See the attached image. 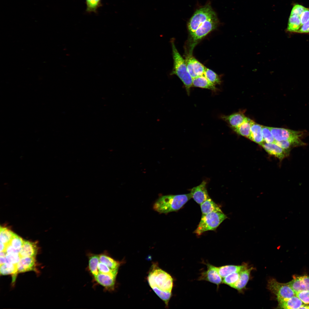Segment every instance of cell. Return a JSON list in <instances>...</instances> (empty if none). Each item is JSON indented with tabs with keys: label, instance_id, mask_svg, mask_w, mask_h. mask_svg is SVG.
Masks as SVG:
<instances>
[{
	"label": "cell",
	"instance_id": "cell-1",
	"mask_svg": "<svg viewBox=\"0 0 309 309\" xmlns=\"http://www.w3.org/2000/svg\"><path fill=\"white\" fill-rule=\"evenodd\" d=\"M149 284L168 307L172 296L173 280L168 273L156 264L152 265L147 277Z\"/></svg>",
	"mask_w": 309,
	"mask_h": 309
},
{
	"label": "cell",
	"instance_id": "cell-2",
	"mask_svg": "<svg viewBox=\"0 0 309 309\" xmlns=\"http://www.w3.org/2000/svg\"><path fill=\"white\" fill-rule=\"evenodd\" d=\"M192 198L191 193L160 197L154 203L153 209L160 213H167L181 209Z\"/></svg>",
	"mask_w": 309,
	"mask_h": 309
},
{
	"label": "cell",
	"instance_id": "cell-3",
	"mask_svg": "<svg viewBox=\"0 0 309 309\" xmlns=\"http://www.w3.org/2000/svg\"><path fill=\"white\" fill-rule=\"evenodd\" d=\"M171 42L173 60V67L171 74L178 76L183 83L187 94L189 95L190 88L193 86V78L188 72L185 60L175 47L174 39H172Z\"/></svg>",
	"mask_w": 309,
	"mask_h": 309
},
{
	"label": "cell",
	"instance_id": "cell-4",
	"mask_svg": "<svg viewBox=\"0 0 309 309\" xmlns=\"http://www.w3.org/2000/svg\"><path fill=\"white\" fill-rule=\"evenodd\" d=\"M227 218L222 212H214L202 215L200 221L193 233L200 235L208 231H215Z\"/></svg>",
	"mask_w": 309,
	"mask_h": 309
},
{
	"label": "cell",
	"instance_id": "cell-5",
	"mask_svg": "<svg viewBox=\"0 0 309 309\" xmlns=\"http://www.w3.org/2000/svg\"><path fill=\"white\" fill-rule=\"evenodd\" d=\"M218 24V20L215 15L207 20L190 35L188 41L189 49L188 53L192 54L193 49L199 41L215 29Z\"/></svg>",
	"mask_w": 309,
	"mask_h": 309
},
{
	"label": "cell",
	"instance_id": "cell-6",
	"mask_svg": "<svg viewBox=\"0 0 309 309\" xmlns=\"http://www.w3.org/2000/svg\"><path fill=\"white\" fill-rule=\"evenodd\" d=\"M215 15V12L209 4L197 10L188 23V28L190 35L207 20Z\"/></svg>",
	"mask_w": 309,
	"mask_h": 309
},
{
	"label": "cell",
	"instance_id": "cell-7",
	"mask_svg": "<svg viewBox=\"0 0 309 309\" xmlns=\"http://www.w3.org/2000/svg\"><path fill=\"white\" fill-rule=\"evenodd\" d=\"M267 286L268 289L276 296L278 301L296 295L294 292L287 283H280L275 279H270Z\"/></svg>",
	"mask_w": 309,
	"mask_h": 309
},
{
	"label": "cell",
	"instance_id": "cell-8",
	"mask_svg": "<svg viewBox=\"0 0 309 309\" xmlns=\"http://www.w3.org/2000/svg\"><path fill=\"white\" fill-rule=\"evenodd\" d=\"M276 141L293 140L301 139L304 135L302 131H297L284 128L269 127Z\"/></svg>",
	"mask_w": 309,
	"mask_h": 309
},
{
	"label": "cell",
	"instance_id": "cell-9",
	"mask_svg": "<svg viewBox=\"0 0 309 309\" xmlns=\"http://www.w3.org/2000/svg\"><path fill=\"white\" fill-rule=\"evenodd\" d=\"M292 279L287 284L295 293L309 291V275H294Z\"/></svg>",
	"mask_w": 309,
	"mask_h": 309
},
{
	"label": "cell",
	"instance_id": "cell-10",
	"mask_svg": "<svg viewBox=\"0 0 309 309\" xmlns=\"http://www.w3.org/2000/svg\"><path fill=\"white\" fill-rule=\"evenodd\" d=\"M207 270L202 272L198 280H206L216 284L218 287L223 283L222 277L219 274L217 267L209 263L206 264Z\"/></svg>",
	"mask_w": 309,
	"mask_h": 309
},
{
	"label": "cell",
	"instance_id": "cell-11",
	"mask_svg": "<svg viewBox=\"0 0 309 309\" xmlns=\"http://www.w3.org/2000/svg\"><path fill=\"white\" fill-rule=\"evenodd\" d=\"M261 145L268 154L277 157L280 161L288 156L290 152L275 143H267L264 141Z\"/></svg>",
	"mask_w": 309,
	"mask_h": 309
},
{
	"label": "cell",
	"instance_id": "cell-12",
	"mask_svg": "<svg viewBox=\"0 0 309 309\" xmlns=\"http://www.w3.org/2000/svg\"><path fill=\"white\" fill-rule=\"evenodd\" d=\"M206 182L203 181L198 186L193 187L191 190L192 198L198 204L201 203L209 198L206 188Z\"/></svg>",
	"mask_w": 309,
	"mask_h": 309
},
{
	"label": "cell",
	"instance_id": "cell-13",
	"mask_svg": "<svg viewBox=\"0 0 309 309\" xmlns=\"http://www.w3.org/2000/svg\"><path fill=\"white\" fill-rule=\"evenodd\" d=\"M116 278L99 272L94 279L98 284L103 286L105 290L110 291L114 289Z\"/></svg>",
	"mask_w": 309,
	"mask_h": 309
},
{
	"label": "cell",
	"instance_id": "cell-14",
	"mask_svg": "<svg viewBox=\"0 0 309 309\" xmlns=\"http://www.w3.org/2000/svg\"><path fill=\"white\" fill-rule=\"evenodd\" d=\"M278 302L277 308L280 309H300L304 304L303 302L296 295L279 300Z\"/></svg>",
	"mask_w": 309,
	"mask_h": 309
},
{
	"label": "cell",
	"instance_id": "cell-15",
	"mask_svg": "<svg viewBox=\"0 0 309 309\" xmlns=\"http://www.w3.org/2000/svg\"><path fill=\"white\" fill-rule=\"evenodd\" d=\"M35 258L27 257L20 258L17 264V273L34 270L36 266Z\"/></svg>",
	"mask_w": 309,
	"mask_h": 309
},
{
	"label": "cell",
	"instance_id": "cell-16",
	"mask_svg": "<svg viewBox=\"0 0 309 309\" xmlns=\"http://www.w3.org/2000/svg\"><path fill=\"white\" fill-rule=\"evenodd\" d=\"M37 250L38 248L36 243L24 240L23 245L19 254L20 258L27 257H35Z\"/></svg>",
	"mask_w": 309,
	"mask_h": 309
},
{
	"label": "cell",
	"instance_id": "cell-17",
	"mask_svg": "<svg viewBox=\"0 0 309 309\" xmlns=\"http://www.w3.org/2000/svg\"><path fill=\"white\" fill-rule=\"evenodd\" d=\"M222 118L229 124L233 129L244 122L248 118L246 117L243 113L239 112L228 116H224Z\"/></svg>",
	"mask_w": 309,
	"mask_h": 309
},
{
	"label": "cell",
	"instance_id": "cell-18",
	"mask_svg": "<svg viewBox=\"0 0 309 309\" xmlns=\"http://www.w3.org/2000/svg\"><path fill=\"white\" fill-rule=\"evenodd\" d=\"M253 269V267H247L241 271L239 278L233 288L238 291H241L245 287L249 279L250 274Z\"/></svg>",
	"mask_w": 309,
	"mask_h": 309
},
{
	"label": "cell",
	"instance_id": "cell-19",
	"mask_svg": "<svg viewBox=\"0 0 309 309\" xmlns=\"http://www.w3.org/2000/svg\"><path fill=\"white\" fill-rule=\"evenodd\" d=\"M262 128V126L254 122L251 126L250 135L249 138L260 145L264 142Z\"/></svg>",
	"mask_w": 309,
	"mask_h": 309
},
{
	"label": "cell",
	"instance_id": "cell-20",
	"mask_svg": "<svg viewBox=\"0 0 309 309\" xmlns=\"http://www.w3.org/2000/svg\"><path fill=\"white\" fill-rule=\"evenodd\" d=\"M193 85L194 87L206 88L215 91L217 90L215 85L209 81L204 75L193 78Z\"/></svg>",
	"mask_w": 309,
	"mask_h": 309
},
{
	"label": "cell",
	"instance_id": "cell-21",
	"mask_svg": "<svg viewBox=\"0 0 309 309\" xmlns=\"http://www.w3.org/2000/svg\"><path fill=\"white\" fill-rule=\"evenodd\" d=\"M246 265L241 266L228 265L217 267V271L222 278L234 272L240 271L247 267Z\"/></svg>",
	"mask_w": 309,
	"mask_h": 309
},
{
	"label": "cell",
	"instance_id": "cell-22",
	"mask_svg": "<svg viewBox=\"0 0 309 309\" xmlns=\"http://www.w3.org/2000/svg\"><path fill=\"white\" fill-rule=\"evenodd\" d=\"M200 205L202 215L214 212H222L219 206L210 197L201 203Z\"/></svg>",
	"mask_w": 309,
	"mask_h": 309
},
{
	"label": "cell",
	"instance_id": "cell-23",
	"mask_svg": "<svg viewBox=\"0 0 309 309\" xmlns=\"http://www.w3.org/2000/svg\"><path fill=\"white\" fill-rule=\"evenodd\" d=\"M99 256L100 262L104 264L112 270H118L120 263L109 256L107 251H105Z\"/></svg>",
	"mask_w": 309,
	"mask_h": 309
},
{
	"label": "cell",
	"instance_id": "cell-24",
	"mask_svg": "<svg viewBox=\"0 0 309 309\" xmlns=\"http://www.w3.org/2000/svg\"><path fill=\"white\" fill-rule=\"evenodd\" d=\"M88 255V270L94 278L99 273L98 268L99 262V255L89 253Z\"/></svg>",
	"mask_w": 309,
	"mask_h": 309
},
{
	"label": "cell",
	"instance_id": "cell-25",
	"mask_svg": "<svg viewBox=\"0 0 309 309\" xmlns=\"http://www.w3.org/2000/svg\"><path fill=\"white\" fill-rule=\"evenodd\" d=\"M254 122L252 120L247 118L244 122L233 130L238 134L249 139L250 135L251 126Z\"/></svg>",
	"mask_w": 309,
	"mask_h": 309
},
{
	"label": "cell",
	"instance_id": "cell-26",
	"mask_svg": "<svg viewBox=\"0 0 309 309\" xmlns=\"http://www.w3.org/2000/svg\"><path fill=\"white\" fill-rule=\"evenodd\" d=\"M274 143L283 149L290 152L293 148L306 145V144L302 141L301 139L293 140H275Z\"/></svg>",
	"mask_w": 309,
	"mask_h": 309
},
{
	"label": "cell",
	"instance_id": "cell-27",
	"mask_svg": "<svg viewBox=\"0 0 309 309\" xmlns=\"http://www.w3.org/2000/svg\"><path fill=\"white\" fill-rule=\"evenodd\" d=\"M301 26L300 16L290 15L287 30L289 32H297Z\"/></svg>",
	"mask_w": 309,
	"mask_h": 309
},
{
	"label": "cell",
	"instance_id": "cell-28",
	"mask_svg": "<svg viewBox=\"0 0 309 309\" xmlns=\"http://www.w3.org/2000/svg\"><path fill=\"white\" fill-rule=\"evenodd\" d=\"M0 274L2 275L13 274L16 275L17 273V264L9 262L0 265Z\"/></svg>",
	"mask_w": 309,
	"mask_h": 309
},
{
	"label": "cell",
	"instance_id": "cell-29",
	"mask_svg": "<svg viewBox=\"0 0 309 309\" xmlns=\"http://www.w3.org/2000/svg\"><path fill=\"white\" fill-rule=\"evenodd\" d=\"M14 233L6 227H0V239L1 242L7 245L9 243Z\"/></svg>",
	"mask_w": 309,
	"mask_h": 309
},
{
	"label": "cell",
	"instance_id": "cell-30",
	"mask_svg": "<svg viewBox=\"0 0 309 309\" xmlns=\"http://www.w3.org/2000/svg\"><path fill=\"white\" fill-rule=\"evenodd\" d=\"M241 271L232 273L224 278L223 283L233 288L239 278Z\"/></svg>",
	"mask_w": 309,
	"mask_h": 309
},
{
	"label": "cell",
	"instance_id": "cell-31",
	"mask_svg": "<svg viewBox=\"0 0 309 309\" xmlns=\"http://www.w3.org/2000/svg\"><path fill=\"white\" fill-rule=\"evenodd\" d=\"M206 78L214 85L219 84L221 82L220 77L211 70L206 68L204 74Z\"/></svg>",
	"mask_w": 309,
	"mask_h": 309
},
{
	"label": "cell",
	"instance_id": "cell-32",
	"mask_svg": "<svg viewBox=\"0 0 309 309\" xmlns=\"http://www.w3.org/2000/svg\"><path fill=\"white\" fill-rule=\"evenodd\" d=\"M86 11L89 13H96L98 8L102 5L101 0H85Z\"/></svg>",
	"mask_w": 309,
	"mask_h": 309
},
{
	"label": "cell",
	"instance_id": "cell-33",
	"mask_svg": "<svg viewBox=\"0 0 309 309\" xmlns=\"http://www.w3.org/2000/svg\"><path fill=\"white\" fill-rule=\"evenodd\" d=\"M98 268L99 273L108 274L116 278L118 270H112L106 265L100 261L98 265Z\"/></svg>",
	"mask_w": 309,
	"mask_h": 309
},
{
	"label": "cell",
	"instance_id": "cell-34",
	"mask_svg": "<svg viewBox=\"0 0 309 309\" xmlns=\"http://www.w3.org/2000/svg\"><path fill=\"white\" fill-rule=\"evenodd\" d=\"M192 62L194 72L197 76L203 75L207 68L193 56Z\"/></svg>",
	"mask_w": 309,
	"mask_h": 309
},
{
	"label": "cell",
	"instance_id": "cell-35",
	"mask_svg": "<svg viewBox=\"0 0 309 309\" xmlns=\"http://www.w3.org/2000/svg\"><path fill=\"white\" fill-rule=\"evenodd\" d=\"M262 130L264 141L267 143H274L275 140L269 127L262 126Z\"/></svg>",
	"mask_w": 309,
	"mask_h": 309
},
{
	"label": "cell",
	"instance_id": "cell-36",
	"mask_svg": "<svg viewBox=\"0 0 309 309\" xmlns=\"http://www.w3.org/2000/svg\"><path fill=\"white\" fill-rule=\"evenodd\" d=\"M193 56L192 54H187L185 60L188 72L193 79L197 77L194 70L192 62Z\"/></svg>",
	"mask_w": 309,
	"mask_h": 309
},
{
	"label": "cell",
	"instance_id": "cell-37",
	"mask_svg": "<svg viewBox=\"0 0 309 309\" xmlns=\"http://www.w3.org/2000/svg\"><path fill=\"white\" fill-rule=\"evenodd\" d=\"M24 240L19 236L14 233L9 244L15 249L20 251L23 245Z\"/></svg>",
	"mask_w": 309,
	"mask_h": 309
},
{
	"label": "cell",
	"instance_id": "cell-38",
	"mask_svg": "<svg viewBox=\"0 0 309 309\" xmlns=\"http://www.w3.org/2000/svg\"><path fill=\"white\" fill-rule=\"evenodd\" d=\"M6 257L8 262L14 264H17L20 259L19 254L17 253H6Z\"/></svg>",
	"mask_w": 309,
	"mask_h": 309
},
{
	"label": "cell",
	"instance_id": "cell-39",
	"mask_svg": "<svg viewBox=\"0 0 309 309\" xmlns=\"http://www.w3.org/2000/svg\"><path fill=\"white\" fill-rule=\"evenodd\" d=\"M295 294L304 304H309V291L297 292Z\"/></svg>",
	"mask_w": 309,
	"mask_h": 309
},
{
	"label": "cell",
	"instance_id": "cell-40",
	"mask_svg": "<svg viewBox=\"0 0 309 309\" xmlns=\"http://www.w3.org/2000/svg\"><path fill=\"white\" fill-rule=\"evenodd\" d=\"M306 9L303 6L299 4L295 5L293 7L290 15H295L300 16Z\"/></svg>",
	"mask_w": 309,
	"mask_h": 309
},
{
	"label": "cell",
	"instance_id": "cell-41",
	"mask_svg": "<svg viewBox=\"0 0 309 309\" xmlns=\"http://www.w3.org/2000/svg\"><path fill=\"white\" fill-rule=\"evenodd\" d=\"M301 26L309 19V9L306 8L300 16Z\"/></svg>",
	"mask_w": 309,
	"mask_h": 309
},
{
	"label": "cell",
	"instance_id": "cell-42",
	"mask_svg": "<svg viewBox=\"0 0 309 309\" xmlns=\"http://www.w3.org/2000/svg\"><path fill=\"white\" fill-rule=\"evenodd\" d=\"M297 32L301 33L309 32V19L306 22L301 26Z\"/></svg>",
	"mask_w": 309,
	"mask_h": 309
},
{
	"label": "cell",
	"instance_id": "cell-43",
	"mask_svg": "<svg viewBox=\"0 0 309 309\" xmlns=\"http://www.w3.org/2000/svg\"><path fill=\"white\" fill-rule=\"evenodd\" d=\"M0 265L3 264H5L7 263H8V262L6 257H0Z\"/></svg>",
	"mask_w": 309,
	"mask_h": 309
},
{
	"label": "cell",
	"instance_id": "cell-44",
	"mask_svg": "<svg viewBox=\"0 0 309 309\" xmlns=\"http://www.w3.org/2000/svg\"><path fill=\"white\" fill-rule=\"evenodd\" d=\"M7 245L0 242V251H5Z\"/></svg>",
	"mask_w": 309,
	"mask_h": 309
},
{
	"label": "cell",
	"instance_id": "cell-45",
	"mask_svg": "<svg viewBox=\"0 0 309 309\" xmlns=\"http://www.w3.org/2000/svg\"><path fill=\"white\" fill-rule=\"evenodd\" d=\"M308 306H309V305H308Z\"/></svg>",
	"mask_w": 309,
	"mask_h": 309
}]
</instances>
